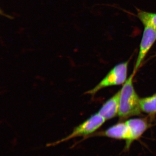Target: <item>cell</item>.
I'll return each mask as SVG.
<instances>
[{"label":"cell","mask_w":156,"mask_h":156,"mask_svg":"<svg viewBox=\"0 0 156 156\" xmlns=\"http://www.w3.org/2000/svg\"><path fill=\"white\" fill-rule=\"evenodd\" d=\"M128 64V62L117 64L99 83L87 92V94L94 95L103 88L125 83L127 80Z\"/></svg>","instance_id":"3957f363"},{"label":"cell","mask_w":156,"mask_h":156,"mask_svg":"<svg viewBox=\"0 0 156 156\" xmlns=\"http://www.w3.org/2000/svg\"><path fill=\"white\" fill-rule=\"evenodd\" d=\"M134 73L130 76L120 90L119 108L118 115L125 119L141 114L140 99L133 84Z\"/></svg>","instance_id":"6da1fadb"},{"label":"cell","mask_w":156,"mask_h":156,"mask_svg":"<svg viewBox=\"0 0 156 156\" xmlns=\"http://www.w3.org/2000/svg\"><path fill=\"white\" fill-rule=\"evenodd\" d=\"M141 111L149 115L156 114V94L140 99Z\"/></svg>","instance_id":"ba28073f"},{"label":"cell","mask_w":156,"mask_h":156,"mask_svg":"<svg viewBox=\"0 0 156 156\" xmlns=\"http://www.w3.org/2000/svg\"><path fill=\"white\" fill-rule=\"evenodd\" d=\"M131 131V138L125 144L124 151H127L135 140L139 139L149 127V124L145 119H132L127 120Z\"/></svg>","instance_id":"5b68a950"},{"label":"cell","mask_w":156,"mask_h":156,"mask_svg":"<svg viewBox=\"0 0 156 156\" xmlns=\"http://www.w3.org/2000/svg\"><path fill=\"white\" fill-rule=\"evenodd\" d=\"M138 17L144 25H150L156 30V13L140 11Z\"/></svg>","instance_id":"9c48e42d"},{"label":"cell","mask_w":156,"mask_h":156,"mask_svg":"<svg viewBox=\"0 0 156 156\" xmlns=\"http://www.w3.org/2000/svg\"><path fill=\"white\" fill-rule=\"evenodd\" d=\"M105 121L104 118L98 113H96L74 128L72 132L67 136L56 142L49 144L48 146L57 145L78 136H87L92 135L103 125Z\"/></svg>","instance_id":"7a4b0ae2"},{"label":"cell","mask_w":156,"mask_h":156,"mask_svg":"<svg viewBox=\"0 0 156 156\" xmlns=\"http://www.w3.org/2000/svg\"><path fill=\"white\" fill-rule=\"evenodd\" d=\"M99 135L112 139L126 140V144L131 138V131L126 122L117 123L101 132Z\"/></svg>","instance_id":"8992f818"},{"label":"cell","mask_w":156,"mask_h":156,"mask_svg":"<svg viewBox=\"0 0 156 156\" xmlns=\"http://www.w3.org/2000/svg\"><path fill=\"white\" fill-rule=\"evenodd\" d=\"M120 95V90L104 104L98 111V113L106 121L119 115Z\"/></svg>","instance_id":"52a82bcc"},{"label":"cell","mask_w":156,"mask_h":156,"mask_svg":"<svg viewBox=\"0 0 156 156\" xmlns=\"http://www.w3.org/2000/svg\"><path fill=\"white\" fill-rule=\"evenodd\" d=\"M144 26L139 53L133 72L134 74L138 70L148 52L156 41V30L150 25H144Z\"/></svg>","instance_id":"277c9868"}]
</instances>
